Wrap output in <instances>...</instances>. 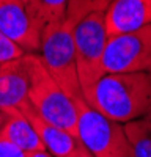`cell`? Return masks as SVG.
I'll return each mask as SVG.
<instances>
[{"instance_id":"cell-9","label":"cell","mask_w":151,"mask_h":157,"mask_svg":"<svg viewBox=\"0 0 151 157\" xmlns=\"http://www.w3.org/2000/svg\"><path fill=\"white\" fill-rule=\"evenodd\" d=\"M17 110L29 120V123L32 124L35 132L40 137L41 143L44 145L46 151L50 152L54 157H65L66 154H69L71 151H74L79 146L80 141L77 137H74L72 134H69L65 129L46 121L33 109V105L29 102V99H25L17 107Z\"/></svg>"},{"instance_id":"cell-18","label":"cell","mask_w":151,"mask_h":157,"mask_svg":"<svg viewBox=\"0 0 151 157\" xmlns=\"http://www.w3.org/2000/svg\"><path fill=\"white\" fill-rule=\"evenodd\" d=\"M25 157H54L50 152L47 151H36V152H32V154H27Z\"/></svg>"},{"instance_id":"cell-19","label":"cell","mask_w":151,"mask_h":157,"mask_svg":"<svg viewBox=\"0 0 151 157\" xmlns=\"http://www.w3.org/2000/svg\"><path fill=\"white\" fill-rule=\"evenodd\" d=\"M145 118H146V120H151V107H149V110H148V113L145 115Z\"/></svg>"},{"instance_id":"cell-1","label":"cell","mask_w":151,"mask_h":157,"mask_svg":"<svg viewBox=\"0 0 151 157\" xmlns=\"http://www.w3.org/2000/svg\"><path fill=\"white\" fill-rule=\"evenodd\" d=\"M88 105L120 124L145 118L151 107V74H106Z\"/></svg>"},{"instance_id":"cell-20","label":"cell","mask_w":151,"mask_h":157,"mask_svg":"<svg viewBox=\"0 0 151 157\" xmlns=\"http://www.w3.org/2000/svg\"><path fill=\"white\" fill-rule=\"evenodd\" d=\"M2 121H3V113L0 112V126H2Z\"/></svg>"},{"instance_id":"cell-17","label":"cell","mask_w":151,"mask_h":157,"mask_svg":"<svg viewBox=\"0 0 151 157\" xmlns=\"http://www.w3.org/2000/svg\"><path fill=\"white\" fill-rule=\"evenodd\" d=\"M65 157H93V155H91L90 151L82 145V143H79V146L76 148L74 151H71L69 154H66Z\"/></svg>"},{"instance_id":"cell-8","label":"cell","mask_w":151,"mask_h":157,"mask_svg":"<svg viewBox=\"0 0 151 157\" xmlns=\"http://www.w3.org/2000/svg\"><path fill=\"white\" fill-rule=\"evenodd\" d=\"M107 36L137 32L151 25V0H113L104 11Z\"/></svg>"},{"instance_id":"cell-14","label":"cell","mask_w":151,"mask_h":157,"mask_svg":"<svg viewBox=\"0 0 151 157\" xmlns=\"http://www.w3.org/2000/svg\"><path fill=\"white\" fill-rule=\"evenodd\" d=\"M112 2L113 0H68L66 22L76 25L93 13H104Z\"/></svg>"},{"instance_id":"cell-3","label":"cell","mask_w":151,"mask_h":157,"mask_svg":"<svg viewBox=\"0 0 151 157\" xmlns=\"http://www.w3.org/2000/svg\"><path fill=\"white\" fill-rule=\"evenodd\" d=\"M72 38L82 98L90 104L96 83L106 75L103 58L109 36L106 32L104 13H93L76 24Z\"/></svg>"},{"instance_id":"cell-15","label":"cell","mask_w":151,"mask_h":157,"mask_svg":"<svg viewBox=\"0 0 151 157\" xmlns=\"http://www.w3.org/2000/svg\"><path fill=\"white\" fill-rule=\"evenodd\" d=\"M24 55H25V52L16 43H13L3 33H0V64L19 60Z\"/></svg>"},{"instance_id":"cell-5","label":"cell","mask_w":151,"mask_h":157,"mask_svg":"<svg viewBox=\"0 0 151 157\" xmlns=\"http://www.w3.org/2000/svg\"><path fill=\"white\" fill-rule=\"evenodd\" d=\"M77 110V138L93 157H132L123 124L90 107L83 99L74 101Z\"/></svg>"},{"instance_id":"cell-16","label":"cell","mask_w":151,"mask_h":157,"mask_svg":"<svg viewBox=\"0 0 151 157\" xmlns=\"http://www.w3.org/2000/svg\"><path fill=\"white\" fill-rule=\"evenodd\" d=\"M0 157H25V154L14 145L5 140H0Z\"/></svg>"},{"instance_id":"cell-12","label":"cell","mask_w":151,"mask_h":157,"mask_svg":"<svg viewBox=\"0 0 151 157\" xmlns=\"http://www.w3.org/2000/svg\"><path fill=\"white\" fill-rule=\"evenodd\" d=\"M25 11L33 25L43 33L49 25H55L66 21L68 0H27Z\"/></svg>"},{"instance_id":"cell-22","label":"cell","mask_w":151,"mask_h":157,"mask_svg":"<svg viewBox=\"0 0 151 157\" xmlns=\"http://www.w3.org/2000/svg\"><path fill=\"white\" fill-rule=\"evenodd\" d=\"M149 74H151V68H149Z\"/></svg>"},{"instance_id":"cell-7","label":"cell","mask_w":151,"mask_h":157,"mask_svg":"<svg viewBox=\"0 0 151 157\" xmlns=\"http://www.w3.org/2000/svg\"><path fill=\"white\" fill-rule=\"evenodd\" d=\"M0 33L16 43L25 54H38L41 33L29 17L21 0H0Z\"/></svg>"},{"instance_id":"cell-2","label":"cell","mask_w":151,"mask_h":157,"mask_svg":"<svg viewBox=\"0 0 151 157\" xmlns=\"http://www.w3.org/2000/svg\"><path fill=\"white\" fill-rule=\"evenodd\" d=\"M24 63L29 74L27 99L46 121L77 137V110L74 101L60 88L38 54H25Z\"/></svg>"},{"instance_id":"cell-4","label":"cell","mask_w":151,"mask_h":157,"mask_svg":"<svg viewBox=\"0 0 151 157\" xmlns=\"http://www.w3.org/2000/svg\"><path fill=\"white\" fill-rule=\"evenodd\" d=\"M72 30L74 25L66 21L46 27L41 33V46L38 55L60 88L72 101H77L83 98L76 64Z\"/></svg>"},{"instance_id":"cell-10","label":"cell","mask_w":151,"mask_h":157,"mask_svg":"<svg viewBox=\"0 0 151 157\" xmlns=\"http://www.w3.org/2000/svg\"><path fill=\"white\" fill-rule=\"evenodd\" d=\"M29 74L24 57L0 64V112L16 109L27 99Z\"/></svg>"},{"instance_id":"cell-13","label":"cell","mask_w":151,"mask_h":157,"mask_svg":"<svg viewBox=\"0 0 151 157\" xmlns=\"http://www.w3.org/2000/svg\"><path fill=\"white\" fill-rule=\"evenodd\" d=\"M132 157H151V120L140 118L123 124Z\"/></svg>"},{"instance_id":"cell-21","label":"cell","mask_w":151,"mask_h":157,"mask_svg":"<svg viewBox=\"0 0 151 157\" xmlns=\"http://www.w3.org/2000/svg\"><path fill=\"white\" fill-rule=\"evenodd\" d=\"M21 2H22V3H24V5H25V3H27V0H21Z\"/></svg>"},{"instance_id":"cell-11","label":"cell","mask_w":151,"mask_h":157,"mask_svg":"<svg viewBox=\"0 0 151 157\" xmlns=\"http://www.w3.org/2000/svg\"><path fill=\"white\" fill-rule=\"evenodd\" d=\"M2 113L3 121L0 126V140H5L11 145H14L25 155L36 151H46L35 129L32 127L27 118L17 110V107L8 109Z\"/></svg>"},{"instance_id":"cell-6","label":"cell","mask_w":151,"mask_h":157,"mask_svg":"<svg viewBox=\"0 0 151 157\" xmlns=\"http://www.w3.org/2000/svg\"><path fill=\"white\" fill-rule=\"evenodd\" d=\"M103 68L106 74L149 72L151 68V25L137 32L109 36Z\"/></svg>"}]
</instances>
